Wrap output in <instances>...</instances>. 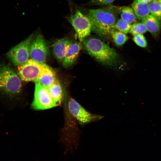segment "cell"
Listing matches in <instances>:
<instances>
[{"instance_id": "ac0fdd59", "label": "cell", "mask_w": 161, "mask_h": 161, "mask_svg": "<svg viewBox=\"0 0 161 161\" xmlns=\"http://www.w3.org/2000/svg\"><path fill=\"white\" fill-rule=\"evenodd\" d=\"M111 33L116 45L117 46L123 45L128 40V37L120 31L113 30Z\"/></svg>"}, {"instance_id": "44dd1931", "label": "cell", "mask_w": 161, "mask_h": 161, "mask_svg": "<svg viewBox=\"0 0 161 161\" xmlns=\"http://www.w3.org/2000/svg\"><path fill=\"white\" fill-rule=\"evenodd\" d=\"M133 40L134 42L139 47L144 48L147 46L146 40L142 34L134 35Z\"/></svg>"}, {"instance_id": "6da1fadb", "label": "cell", "mask_w": 161, "mask_h": 161, "mask_svg": "<svg viewBox=\"0 0 161 161\" xmlns=\"http://www.w3.org/2000/svg\"><path fill=\"white\" fill-rule=\"evenodd\" d=\"M82 42L89 54L102 63L111 66L117 61L116 51L100 40L91 38L85 39Z\"/></svg>"}, {"instance_id": "2e32d148", "label": "cell", "mask_w": 161, "mask_h": 161, "mask_svg": "<svg viewBox=\"0 0 161 161\" xmlns=\"http://www.w3.org/2000/svg\"><path fill=\"white\" fill-rule=\"evenodd\" d=\"M119 13L123 20L132 24L136 22L137 18L132 7H124L120 8Z\"/></svg>"}, {"instance_id": "8fae6325", "label": "cell", "mask_w": 161, "mask_h": 161, "mask_svg": "<svg viewBox=\"0 0 161 161\" xmlns=\"http://www.w3.org/2000/svg\"><path fill=\"white\" fill-rule=\"evenodd\" d=\"M54 71L47 65L39 76L33 81L35 83L48 88L57 80Z\"/></svg>"}, {"instance_id": "cb8c5ba5", "label": "cell", "mask_w": 161, "mask_h": 161, "mask_svg": "<svg viewBox=\"0 0 161 161\" xmlns=\"http://www.w3.org/2000/svg\"><path fill=\"white\" fill-rule=\"evenodd\" d=\"M159 2L160 5V6H161V0H159Z\"/></svg>"}, {"instance_id": "7c38bea8", "label": "cell", "mask_w": 161, "mask_h": 161, "mask_svg": "<svg viewBox=\"0 0 161 161\" xmlns=\"http://www.w3.org/2000/svg\"><path fill=\"white\" fill-rule=\"evenodd\" d=\"M82 48L80 43H72L69 47L63 61V64L65 68L71 66L75 62Z\"/></svg>"}, {"instance_id": "d6986e66", "label": "cell", "mask_w": 161, "mask_h": 161, "mask_svg": "<svg viewBox=\"0 0 161 161\" xmlns=\"http://www.w3.org/2000/svg\"><path fill=\"white\" fill-rule=\"evenodd\" d=\"M131 25V24L125 21L121 18L117 20L113 26V28L124 33H127L129 32Z\"/></svg>"}, {"instance_id": "4fadbf2b", "label": "cell", "mask_w": 161, "mask_h": 161, "mask_svg": "<svg viewBox=\"0 0 161 161\" xmlns=\"http://www.w3.org/2000/svg\"><path fill=\"white\" fill-rule=\"evenodd\" d=\"M141 21L153 37L156 38L158 36L161 27L160 19L150 14Z\"/></svg>"}, {"instance_id": "ba28073f", "label": "cell", "mask_w": 161, "mask_h": 161, "mask_svg": "<svg viewBox=\"0 0 161 161\" xmlns=\"http://www.w3.org/2000/svg\"><path fill=\"white\" fill-rule=\"evenodd\" d=\"M56 106L49 93L47 88L35 83L34 98L32 104V107L36 110H42Z\"/></svg>"}, {"instance_id": "5b68a950", "label": "cell", "mask_w": 161, "mask_h": 161, "mask_svg": "<svg viewBox=\"0 0 161 161\" xmlns=\"http://www.w3.org/2000/svg\"><path fill=\"white\" fill-rule=\"evenodd\" d=\"M67 19L76 31L79 41L82 42L89 35L92 30L90 20L79 10H76L74 14L68 17Z\"/></svg>"}, {"instance_id": "277c9868", "label": "cell", "mask_w": 161, "mask_h": 161, "mask_svg": "<svg viewBox=\"0 0 161 161\" xmlns=\"http://www.w3.org/2000/svg\"><path fill=\"white\" fill-rule=\"evenodd\" d=\"M33 37L31 34L8 52L7 56L15 65L18 66L30 59V47Z\"/></svg>"}, {"instance_id": "9c48e42d", "label": "cell", "mask_w": 161, "mask_h": 161, "mask_svg": "<svg viewBox=\"0 0 161 161\" xmlns=\"http://www.w3.org/2000/svg\"><path fill=\"white\" fill-rule=\"evenodd\" d=\"M33 38L30 47V59L38 63H45L49 53L46 43L40 34Z\"/></svg>"}, {"instance_id": "e0dca14e", "label": "cell", "mask_w": 161, "mask_h": 161, "mask_svg": "<svg viewBox=\"0 0 161 161\" xmlns=\"http://www.w3.org/2000/svg\"><path fill=\"white\" fill-rule=\"evenodd\" d=\"M150 14L161 19V6L159 0H152L148 4Z\"/></svg>"}, {"instance_id": "603a6c76", "label": "cell", "mask_w": 161, "mask_h": 161, "mask_svg": "<svg viewBox=\"0 0 161 161\" xmlns=\"http://www.w3.org/2000/svg\"><path fill=\"white\" fill-rule=\"evenodd\" d=\"M145 3L148 4L152 0H139Z\"/></svg>"}, {"instance_id": "8992f818", "label": "cell", "mask_w": 161, "mask_h": 161, "mask_svg": "<svg viewBox=\"0 0 161 161\" xmlns=\"http://www.w3.org/2000/svg\"><path fill=\"white\" fill-rule=\"evenodd\" d=\"M68 108L71 114L82 125L97 121L103 117L102 115L88 112L72 98L69 100Z\"/></svg>"}, {"instance_id": "ffe728a7", "label": "cell", "mask_w": 161, "mask_h": 161, "mask_svg": "<svg viewBox=\"0 0 161 161\" xmlns=\"http://www.w3.org/2000/svg\"><path fill=\"white\" fill-rule=\"evenodd\" d=\"M147 30L143 22H135L132 24L129 32L133 35L143 34L147 32Z\"/></svg>"}, {"instance_id": "5bb4252c", "label": "cell", "mask_w": 161, "mask_h": 161, "mask_svg": "<svg viewBox=\"0 0 161 161\" xmlns=\"http://www.w3.org/2000/svg\"><path fill=\"white\" fill-rule=\"evenodd\" d=\"M132 8L137 18L142 21L150 14L148 4L139 0H135L133 2Z\"/></svg>"}, {"instance_id": "3957f363", "label": "cell", "mask_w": 161, "mask_h": 161, "mask_svg": "<svg viewBox=\"0 0 161 161\" xmlns=\"http://www.w3.org/2000/svg\"><path fill=\"white\" fill-rule=\"evenodd\" d=\"M21 88L20 78L13 69L7 66L0 67V90L13 95L18 93Z\"/></svg>"}, {"instance_id": "7402d4cb", "label": "cell", "mask_w": 161, "mask_h": 161, "mask_svg": "<svg viewBox=\"0 0 161 161\" xmlns=\"http://www.w3.org/2000/svg\"><path fill=\"white\" fill-rule=\"evenodd\" d=\"M114 0H91L89 5H108L111 4Z\"/></svg>"}, {"instance_id": "9a60e30c", "label": "cell", "mask_w": 161, "mask_h": 161, "mask_svg": "<svg viewBox=\"0 0 161 161\" xmlns=\"http://www.w3.org/2000/svg\"><path fill=\"white\" fill-rule=\"evenodd\" d=\"M49 93L56 106L59 105L62 100L63 92L58 81H57L47 88Z\"/></svg>"}, {"instance_id": "52a82bcc", "label": "cell", "mask_w": 161, "mask_h": 161, "mask_svg": "<svg viewBox=\"0 0 161 161\" xmlns=\"http://www.w3.org/2000/svg\"><path fill=\"white\" fill-rule=\"evenodd\" d=\"M47 66L37 62L31 59L18 66V73L21 79L26 82L34 81Z\"/></svg>"}, {"instance_id": "7a4b0ae2", "label": "cell", "mask_w": 161, "mask_h": 161, "mask_svg": "<svg viewBox=\"0 0 161 161\" xmlns=\"http://www.w3.org/2000/svg\"><path fill=\"white\" fill-rule=\"evenodd\" d=\"M86 15L91 22L92 30L102 35L111 33L117 20L114 12L107 9H89Z\"/></svg>"}, {"instance_id": "30bf717a", "label": "cell", "mask_w": 161, "mask_h": 161, "mask_svg": "<svg viewBox=\"0 0 161 161\" xmlns=\"http://www.w3.org/2000/svg\"><path fill=\"white\" fill-rule=\"evenodd\" d=\"M72 43L67 38H63L56 40L53 45L52 51L54 55L59 61L63 62L67 51Z\"/></svg>"}]
</instances>
